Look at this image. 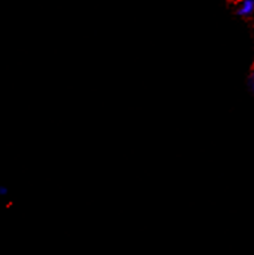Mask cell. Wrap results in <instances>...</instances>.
I'll list each match as a JSON object with an SVG mask.
<instances>
[{
	"label": "cell",
	"mask_w": 254,
	"mask_h": 255,
	"mask_svg": "<svg viewBox=\"0 0 254 255\" xmlns=\"http://www.w3.org/2000/svg\"><path fill=\"white\" fill-rule=\"evenodd\" d=\"M254 11V0H243L240 5L239 13L243 16H249Z\"/></svg>",
	"instance_id": "cell-1"
},
{
	"label": "cell",
	"mask_w": 254,
	"mask_h": 255,
	"mask_svg": "<svg viewBox=\"0 0 254 255\" xmlns=\"http://www.w3.org/2000/svg\"><path fill=\"white\" fill-rule=\"evenodd\" d=\"M249 86H251L252 92L254 93V72L252 73L251 77H249Z\"/></svg>",
	"instance_id": "cell-2"
},
{
	"label": "cell",
	"mask_w": 254,
	"mask_h": 255,
	"mask_svg": "<svg viewBox=\"0 0 254 255\" xmlns=\"http://www.w3.org/2000/svg\"><path fill=\"white\" fill-rule=\"evenodd\" d=\"M7 194V189L5 188H0V196H5Z\"/></svg>",
	"instance_id": "cell-3"
}]
</instances>
